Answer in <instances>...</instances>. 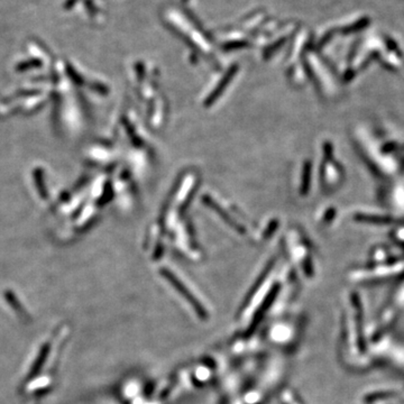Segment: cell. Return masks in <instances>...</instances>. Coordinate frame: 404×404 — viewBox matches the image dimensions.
Listing matches in <instances>:
<instances>
[{"label":"cell","instance_id":"obj_1","mask_svg":"<svg viewBox=\"0 0 404 404\" xmlns=\"http://www.w3.org/2000/svg\"><path fill=\"white\" fill-rule=\"evenodd\" d=\"M356 218H357L359 221H365V222H374V223H387L392 221V219L389 218L386 216L382 215H375V214H369V213H358L356 215Z\"/></svg>","mask_w":404,"mask_h":404}]
</instances>
